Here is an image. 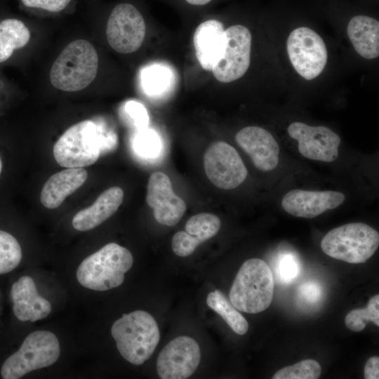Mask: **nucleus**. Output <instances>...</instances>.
<instances>
[{
	"label": "nucleus",
	"mask_w": 379,
	"mask_h": 379,
	"mask_svg": "<svg viewBox=\"0 0 379 379\" xmlns=\"http://www.w3.org/2000/svg\"><path fill=\"white\" fill-rule=\"evenodd\" d=\"M225 44L220 60L212 68L215 78L229 83L241 78L251 61V34L244 25H232L225 30Z\"/></svg>",
	"instance_id": "nucleus-11"
},
{
	"label": "nucleus",
	"mask_w": 379,
	"mask_h": 379,
	"mask_svg": "<svg viewBox=\"0 0 379 379\" xmlns=\"http://www.w3.org/2000/svg\"><path fill=\"white\" fill-rule=\"evenodd\" d=\"M364 378L366 379L379 378V357L373 356L370 357L364 367Z\"/></svg>",
	"instance_id": "nucleus-35"
},
{
	"label": "nucleus",
	"mask_w": 379,
	"mask_h": 379,
	"mask_svg": "<svg viewBox=\"0 0 379 379\" xmlns=\"http://www.w3.org/2000/svg\"><path fill=\"white\" fill-rule=\"evenodd\" d=\"M87 177V171L83 168H68L53 174L42 188L41 203L50 209L59 207L67 196L85 182Z\"/></svg>",
	"instance_id": "nucleus-20"
},
{
	"label": "nucleus",
	"mask_w": 379,
	"mask_h": 379,
	"mask_svg": "<svg viewBox=\"0 0 379 379\" xmlns=\"http://www.w3.org/2000/svg\"><path fill=\"white\" fill-rule=\"evenodd\" d=\"M299 272L298 261L291 254L281 255L274 267L276 278L283 284L292 282L298 277Z\"/></svg>",
	"instance_id": "nucleus-29"
},
{
	"label": "nucleus",
	"mask_w": 379,
	"mask_h": 379,
	"mask_svg": "<svg viewBox=\"0 0 379 379\" xmlns=\"http://www.w3.org/2000/svg\"><path fill=\"white\" fill-rule=\"evenodd\" d=\"M140 79L145 93L157 95L164 92L170 86L173 75L167 67L154 64L142 69Z\"/></svg>",
	"instance_id": "nucleus-24"
},
{
	"label": "nucleus",
	"mask_w": 379,
	"mask_h": 379,
	"mask_svg": "<svg viewBox=\"0 0 379 379\" xmlns=\"http://www.w3.org/2000/svg\"><path fill=\"white\" fill-rule=\"evenodd\" d=\"M98 68L96 50L88 41L68 44L52 65L50 80L62 91L74 92L87 87L95 78Z\"/></svg>",
	"instance_id": "nucleus-5"
},
{
	"label": "nucleus",
	"mask_w": 379,
	"mask_h": 379,
	"mask_svg": "<svg viewBox=\"0 0 379 379\" xmlns=\"http://www.w3.org/2000/svg\"><path fill=\"white\" fill-rule=\"evenodd\" d=\"M235 140L260 171H271L278 166L279 146L268 131L259 126H247L237 133Z\"/></svg>",
	"instance_id": "nucleus-17"
},
{
	"label": "nucleus",
	"mask_w": 379,
	"mask_h": 379,
	"mask_svg": "<svg viewBox=\"0 0 379 379\" xmlns=\"http://www.w3.org/2000/svg\"><path fill=\"white\" fill-rule=\"evenodd\" d=\"M22 4L32 8H42L51 12L64 10L71 0H21Z\"/></svg>",
	"instance_id": "nucleus-34"
},
{
	"label": "nucleus",
	"mask_w": 379,
	"mask_h": 379,
	"mask_svg": "<svg viewBox=\"0 0 379 379\" xmlns=\"http://www.w3.org/2000/svg\"><path fill=\"white\" fill-rule=\"evenodd\" d=\"M60 346L57 336L49 331H35L27 335L19 348L1 363L3 379H19L31 371L48 367L59 359Z\"/></svg>",
	"instance_id": "nucleus-6"
},
{
	"label": "nucleus",
	"mask_w": 379,
	"mask_h": 379,
	"mask_svg": "<svg viewBox=\"0 0 379 379\" xmlns=\"http://www.w3.org/2000/svg\"><path fill=\"white\" fill-rule=\"evenodd\" d=\"M201 244L184 231L176 232L172 238V249L180 257L191 255Z\"/></svg>",
	"instance_id": "nucleus-31"
},
{
	"label": "nucleus",
	"mask_w": 379,
	"mask_h": 379,
	"mask_svg": "<svg viewBox=\"0 0 379 379\" xmlns=\"http://www.w3.org/2000/svg\"><path fill=\"white\" fill-rule=\"evenodd\" d=\"M327 255L352 264L364 263L379 246V234L363 222H351L330 230L321 241Z\"/></svg>",
	"instance_id": "nucleus-7"
},
{
	"label": "nucleus",
	"mask_w": 379,
	"mask_h": 379,
	"mask_svg": "<svg viewBox=\"0 0 379 379\" xmlns=\"http://www.w3.org/2000/svg\"><path fill=\"white\" fill-rule=\"evenodd\" d=\"M9 297L13 314L20 321L34 322L45 319L51 312V302L39 294L30 276H21L13 281Z\"/></svg>",
	"instance_id": "nucleus-16"
},
{
	"label": "nucleus",
	"mask_w": 379,
	"mask_h": 379,
	"mask_svg": "<svg viewBox=\"0 0 379 379\" xmlns=\"http://www.w3.org/2000/svg\"><path fill=\"white\" fill-rule=\"evenodd\" d=\"M111 335L122 357L136 366L150 358L160 339L155 319L143 310L124 314L112 324Z\"/></svg>",
	"instance_id": "nucleus-2"
},
{
	"label": "nucleus",
	"mask_w": 379,
	"mask_h": 379,
	"mask_svg": "<svg viewBox=\"0 0 379 379\" xmlns=\"http://www.w3.org/2000/svg\"><path fill=\"white\" fill-rule=\"evenodd\" d=\"M220 218L212 213H201L190 218L185 224V232L200 244L214 237L219 231Z\"/></svg>",
	"instance_id": "nucleus-26"
},
{
	"label": "nucleus",
	"mask_w": 379,
	"mask_h": 379,
	"mask_svg": "<svg viewBox=\"0 0 379 379\" xmlns=\"http://www.w3.org/2000/svg\"><path fill=\"white\" fill-rule=\"evenodd\" d=\"M299 298L307 304L317 302L322 295L321 286L314 281H307L302 284L298 289Z\"/></svg>",
	"instance_id": "nucleus-33"
},
{
	"label": "nucleus",
	"mask_w": 379,
	"mask_h": 379,
	"mask_svg": "<svg viewBox=\"0 0 379 379\" xmlns=\"http://www.w3.org/2000/svg\"><path fill=\"white\" fill-rule=\"evenodd\" d=\"M288 133L291 138L298 141L299 152L307 159L331 162L338 157L341 139L326 126H312L295 121L288 126Z\"/></svg>",
	"instance_id": "nucleus-13"
},
{
	"label": "nucleus",
	"mask_w": 379,
	"mask_h": 379,
	"mask_svg": "<svg viewBox=\"0 0 379 379\" xmlns=\"http://www.w3.org/2000/svg\"><path fill=\"white\" fill-rule=\"evenodd\" d=\"M286 46L289 60L302 77L312 80L322 72L327 62V50L316 32L306 27L296 28L290 33Z\"/></svg>",
	"instance_id": "nucleus-8"
},
{
	"label": "nucleus",
	"mask_w": 379,
	"mask_h": 379,
	"mask_svg": "<svg viewBox=\"0 0 379 379\" xmlns=\"http://www.w3.org/2000/svg\"><path fill=\"white\" fill-rule=\"evenodd\" d=\"M201 360L197 342L189 336H179L164 347L157 361L161 379H185L197 370Z\"/></svg>",
	"instance_id": "nucleus-12"
},
{
	"label": "nucleus",
	"mask_w": 379,
	"mask_h": 379,
	"mask_svg": "<svg viewBox=\"0 0 379 379\" xmlns=\"http://www.w3.org/2000/svg\"><path fill=\"white\" fill-rule=\"evenodd\" d=\"M345 199V194L337 191L295 189L283 197L281 206L286 213L293 216L313 218L328 210L336 208Z\"/></svg>",
	"instance_id": "nucleus-15"
},
{
	"label": "nucleus",
	"mask_w": 379,
	"mask_h": 379,
	"mask_svg": "<svg viewBox=\"0 0 379 379\" xmlns=\"http://www.w3.org/2000/svg\"><path fill=\"white\" fill-rule=\"evenodd\" d=\"M225 30L224 25L214 19L201 22L195 29V55L203 69L211 71L221 58L225 44Z\"/></svg>",
	"instance_id": "nucleus-18"
},
{
	"label": "nucleus",
	"mask_w": 379,
	"mask_h": 379,
	"mask_svg": "<svg viewBox=\"0 0 379 379\" xmlns=\"http://www.w3.org/2000/svg\"><path fill=\"white\" fill-rule=\"evenodd\" d=\"M125 110L137 127L142 128L148 124L147 112L141 103L135 100H129L126 103Z\"/></svg>",
	"instance_id": "nucleus-32"
},
{
	"label": "nucleus",
	"mask_w": 379,
	"mask_h": 379,
	"mask_svg": "<svg viewBox=\"0 0 379 379\" xmlns=\"http://www.w3.org/2000/svg\"><path fill=\"white\" fill-rule=\"evenodd\" d=\"M146 201L153 209L155 220L167 226L176 225L187 208L185 201L173 191L169 177L160 171L149 178Z\"/></svg>",
	"instance_id": "nucleus-14"
},
{
	"label": "nucleus",
	"mask_w": 379,
	"mask_h": 379,
	"mask_svg": "<svg viewBox=\"0 0 379 379\" xmlns=\"http://www.w3.org/2000/svg\"><path fill=\"white\" fill-rule=\"evenodd\" d=\"M348 37L355 51L366 59H374L379 55V22L366 16L357 15L349 22Z\"/></svg>",
	"instance_id": "nucleus-21"
},
{
	"label": "nucleus",
	"mask_w": 379,
	"mask_h": 379,
	"mask_svg": "<svg viewBox=\"0 0 379 379\" xmlns=\"http://www.w3.org/2000/svg\"><path fill=\"white\" fill-rule=\"evenodd\" d=\"M146 32L144 18L132 4L121 3L112 10L106 27L110 46L120 53H131L142 45Z\"/></svg>",
	"instance_id": "nucleus-10"
},
{
	"label": "nucleus",
	"mask_w": 379,
	"mask_h": 379,
	"mask_svg": "<svg viewBox=\"0 0 379 379\" xmlns=\"http://www.w3.org/2000/svg\"><path fill=\"white\" fill-rule=\"evenodd\" d=\"M134 148L140 155L150 157L156 156L160 151L161 143L157 134L152 131L138 133L134 140Z\"/></svg>",
	"instance_id": "nucleus-30"
},
{
	"label": "nucleus",
	"mask_w": 379,
	"mask_h": 379,
	"mask_svg": "<svg viewBox=\"0 0 379 379\" xmlns=\"http://www.w3.org/2000/svg\"><path fill=\"white\" fill-rule=\"evenodd\" d=\"M1 169H2V163H1V158H0V175H1Z\"/></svg>",
	"instance_id": "nucleus-37"
},
{
	"label": "nucleus",
	"mask_w": 379,
	"mask_h": 379,
	"mask_svg": "<svg viewBox=\"0 0 379 379\" xmlns=\"http://www.w3.org/2000/svg\"><path fill=\"white\" fill-rule=\"evenodd\" d=\"M124 192L119 187L104 191L91 206L79 211L73 218V227L81 232L91 230L110 218L122 204Z\"/></svg>",
	"instance_id": "nucleus-19"
},
{
	"label": "nucleus",
	"mask_w": 379,
	"mask_h": 379,
	"mask_svg": "<svg viewBox=\"0 0 379 379\" xmlns=\"http://www.w3.org/2000/svg\"><path fill=\"white\" fill-rule=\"evenodd\" d=\"M30 33L26 25L17 19H6L0 22V63L8 60L13 51L22 48L29 41Z\"/></svg>",
	"instance_id": "nucleus-22"
},
{
	"label": "nucleus",
	"mask_w": 379,
	"mask_h": 379,
	"mask_svg": "<svg viewBox=\"0 0 379 379\" xmlns=\"http://www.w3.org/2000/svg\"><path fill=\"white\" fill-rule=\"evenodd\" d=\"M207 305L220 315L232 330L238 335H244L248 329L246 319L220 291L210 292L206 298Z\"/></svg>",
	"instance_id": "nucleus-23"
},
{
	"label": "nucleus",
	"mask_w": 379,
	"mask_h": 379,
	"mask_svg": "<svg viewBox=\"0 0 379 379\" xmlns=\"http://www.w3.org/2000/svg\"><path fill=\"white\" fill-rule=\"evenodd\" d=\"M133 258L126 248L109 243L86 257L79 265L76 277L88 289L105 291L121 285L131 268Z\"/></svg>",
	"instance_id": "nucleus-3"
},
{
	"label": "nucleus",
	"mask_w": 379,
	"mask_h": 379,
	"mask_svg": "<svg viewBox=\"0 0 379 379\" xmlns=\"http://www.w3.org/2000/svg\"><path fill=\"white\" fill-rule=\"evenodd\" d=\"M321 367L314 359H305L293 365L284 367L277 371L273 379H317Z\"/></svg>",
	"instance_id": "nucleus-28"
},
{
	"label": "nucleus",
	"mask_w": 379,
	"mask_h": 379,
	"mask_svg": "<svg viewBox=\"0 0 379 379\" xmlns=\"http://www.w3.org/2000/svg\"><path fill=\"white\" fill-rule=\"evenodd\" d=\"M117 138L92 120L69 127L53 146L57 163L67 168H82L93 164L101 153L114 148Z\"/></svg>",
	"instance_id": "nucleus-1"
},
{
	"label": "nucleus",
	"mask_w": 379,
	"mask_h": 379,
	"mask_svg": "<svg viewBox=\"0 0 379 379\" xmlns=\"http://www.w3.org/2000/svg\"><path fill=\"white\" fill-rule=\"evenodd\" d=\"M22 258L21 246L11 233L0 230V276L14 271Z\"/></svg>",
	"instance_id": "nucleus-25"
},
{
	"label": "nucleus",
	"mask_w": 379,
	"mask_h": 379,
	"mask_svg": "<svg viewBox=\"0 0 379 379\" xmlns=\"http://www.w3.org/2000/svg\"><path fill=\"white\" fill-rule=\"evenodd\" d=\"M274 288V279L270 266L261 259L251 258L238 271L229 299L238 310L256 314L270 305Z\"/></svg>",
	"instance_id": "nucleus-4"
},
{
	"label": "nucleus",
	"mask_w": 379,
	"mask_h": 379,
	"mask_svg": "<svg viewBox=\"0 0 379 379\" xmlns=\"http://www.w3.org/2000/svg\"><path fill=\"white\" fill-rule=\"evenodd\" d=\"M204 168L211 183L222 190L239 187L248 175L238 152L223 141L215 142L208 147L204 156Z\"/></svg>",
	"instance_id": "nucleus-9"
},
{
	"label": "nucleus",
	"mask_w": 379,
	"mask_h": 379,
	"mask_svg": "<svg viewBox=\"0 0 379 379\" xmlns=\"http://www.w3.org/2000/svg\"><path fill=\"white\" fill-rule=\"evenodd\" d=\"M369 321L373 322L377 326H379L378 294L371 298L365 308L350 311L345 319V326L355 332L363 331Z\"/></svg>",
	"instance_id": "nucleus-27"
},
{
	"label": "nucleus",
	"mask_w": 379,
	"mask_h": 379,
	"mask_svg": "<svg viewBox=\"0 0 379 379\" xmlns=\"http://www.w3.org/2000/svg\"><path fill=\"white\" fill-rule=\"evenodd\" d=\"M188 4L194 6H203L209 3L211 0H185Z\"/></svg>",
	"instance_id": "nucleus-36"
}]
</instances>
